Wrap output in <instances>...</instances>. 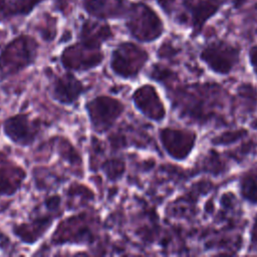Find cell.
<instances>
[{"instance_id":"4fadbf2b","label":"cell","mask_w":257,"mask_h":257,"mask_svg":"<svg viewBox=\"0 0 257 257\" xmlns=\"http://www.w3.org/2000/svg\"><path fill=\"white\" fill-rule=\"evenodd\" d=\"M84 85L72 73L58 77L52 85V96L62 104H72L84 92Z\"/></svg>"},{"instance_id":"5b68a950","label":"cell","mask_w":257,"mask_h":257,"mask_svg":"<svg viewBox=\"0 0 257 257\" xmlns=\"http://www.w3.org/2000/svg\"><path fill=\"white\" fill-rule=\"evenodd\" d=\"M85 108L93 130L97 133H104L120 116L124 106L114 97L101 95L87 101Z\"/></svg>"},{"instance_id":"603a6c76","label":"cell","mask_w":257,"mask_h":257,"mask_svg":"<svg viewBox=\"0 0 257 257\" xmlns=\"http://www.w3.org/2000/svg\"><path fill=\"white\" fill-rule=\"evenodd\" d=\"M7 20V13H6V1L0 0V21Z\"/></svg>"},{"instance_id":"5bb4252c","label":"cell","mask_w":257,"mask_h":257,"mask_svg":"<svg viewBox=\"0 0 257 257\" xmlns=\"http://www.w3.org/2000/svg\"><path fill=\"white\" fill-rule=\"evenodd\" d=\"M24 179L25 172L21 167L9 160H0V196L15 194Z\"/></svg>"},{"instance_id":"e0dca14e","label":"cell","mask_w":257,"mask_h":257,"mask_svg":"<svg viewBox=\"0 0 257 257\" xmlns=\"http://www.w3.org/2000/svg\"><path fill=\"white\" fill-rule=\"evenodd\" d=\"M241 195L248 202L257 204V168L247 171L240 182Z\"/></svg>"},{"instance_id":"ba28073f","label":"cell","mask_w":257,"mask_h":257,"mask_svg":"<svg viewBox=\"0 0 257 257\" xmlns=\"http://www.w3.org/2000/svg\"><path fill=\"white\" fill-rule=\"evenodd\" d=\"M160 140L166 152L173 159L182 161L192 152L196 142V134L184 128L165 127L160 131Z\"/></svg>"},{"instance_id":"6da1fadb","label":"cell","mask_w":257,"mask_h":257,"mask_svg":"<svg viewBox=\"0 0 257 257\" xmlns=\"http://www.w3.org/2000/svg\"><path fill=\"white\" fill-rule=\"evenodd\" d=\"M125 27L132 37L140 42L159 39L165 25L157 11L145 2H132L125 16Z\"/></svg>"},{"instance_id":"3957f363","label":"cell","mask_w":257,"mask_h":257,"mask_svg":"<svg viewBox=\"0 0 257 257\" xmlns=\"http://www.w3.org/2000/svg\"><path fill=\"white\" fill-rule=\"evenodd\" d=\"M149 59L148 52L133 42H121L112 51L111 70L122 78L136 77Z\"/></svg>"},{"instance_id":"d6986e66","label":"cell","mask_w":257,"mask_h":257,"mask_svg":"<svg viewBox=\"0 0 257 257\" xmlns=\"http://www.w3.org/2000/svg\"><path fill=\"white\" fill-rule=\"evenodd\" d=\"M105 175L110 180H116L119 178L124 170V164L119 160H110L106 162L102 167Z\"/></svg>"},{"instance_id":"9a60e30c","label":"cell","mask_w":257,"mask_h":257,"mask_svg":"<svg viewBox=\"0 0 257 257\" xmlns=\"http://www.w3.org/2000/svg\"><path fill=\"white\" fill-rule=\"evenodd\" d=\"M112 37V31L106 23H100L99 21L85 20L80 28L79 38L87 43L101 46L103 42Z\"/></svg>"},{"instance_id":"7402d4cb","label":"cell","mask_w":257,"mask_h":257,"mask_svg":"<svg viewBox=\"0 0 257 257\" xmlns=\"http://www.w3.org/2000/svg\"><path fill=\"white\" fill-rule=\"evenodd\" d=\"M251 243L253 246L257 247V215L254 218V223L251 229Z\"/></svg>"},{"instance_id":"cb8c5ba5","label":"cell","mask_w":257,"mask_h":257,"mask_svg":"<svg viewBox=\"0 0 257 257\" xmlns=\"http://www.w3.org/2000/svg\"><path fill=\"white\" fill-rule=\"evenodd\" d=\"M246 0H232V5H233V7L234 8H239V7H241L243 4H244V2H245Z\"/></svg>"},{"instance_id":"52a82bcc","label":"cell","mask_w":257,"mask_h":257,"mask_svg":"<svg viewBox=\"0 0 257 257\" xmlns=\"http://www.w3.org/2000/svg\"><path fill=\"white\" fill-rule=\"evenodd\" d=\"M232 0H182L181 5L192 28V35L197 36L207 22Z\"/></svg>"},{"instance_id":"9c48e42d","label":"cell","mask_w":257,"mask_h":257,"mask_svg":"<svg viewBox=\"0 0 257 257\" xmlns=\"http://www.w3.org/2000/svg\"><path fill=\"white\" fill-rule=\"evenodd\" d=\"M5 136L19 146H30L38 134L39 127L27 114H16L8 117L3 124Z\"/></svg>"},{"instance_id":"44dd1931","label":"cell","mask_w":257,"mask_h":257,"mask_svg":"<svg viewBox=\"0 0 257 257\" xmlns=\"http://www.w3.org/2000/svg\"><path fill=\"white\" fill-rule=\"evenodd\" d=\"M249 60L250 63L255 71V73L257 74V44L252 46L249 50Z\"/></svg>"},{"instance_id":"30bf717a","label":"cell","mask_w":257,"mask_h":257,"mask_svg":"<svg viewBox=\"0 0 257 257\" xmlns=\"http://www.w3.org/2000/svg\"><path fill=\"white\" fill-rule=\"evenodd\" d=\"M85 217L84 214L72 216L59 224L53 236L54 243H81L91 240L92 233Z\"/></svg>"},{"instance_id":"7a4b0ae2","label":"cell","mask_w":257,"mask_h":257,"mask_svg":"<svg viewBox=\"0 0 257 257\" xmlns=\"http://www.w3.org/2000/svg\"><path fill=\"white\" fill-rule=\"evenodd\" d=\"M38 51V43L29 35H19L11 40L0 53V77L5 78L31 65Z\"/></svg>"},{"instance_id":"8992f818","label":"cell","mask_w":257,"mask_h":257,"mask_svg":"<svg viewBox=\"0 0 257 257\" xmlns=\"http://www.w3.org/2000/svg\"><path fill=\"white\" fill-rule=\"evenodd\" d=\"M103 57L101 46L79 40V42L67 46L62 51L61 62L68 70L83 71L98 66Z\"/></svg>"},{"instance_id":"2e32d148","label":"cell","mask_w":257,"mask_h":257,"mask_svg":"<svg viewBox=\"0 0 257 257\" xmlns=\"http://www.w3.org/2000/svg\"><path fill=\"white\" fill-rule=\"evenodd\" d=\"M53 218L50 216L47 217H39L33 220L31 223L21 224L18 227L14 228V234L25 243H34L36 242L42 235L45 233L51 223Z\"/></svg>"},{"instance_id":"8fae6325","label":"cell","mask_w":257,"mask_h":257,"mask_svg":"<svg viewBox=\"0 0 257 257\" xmlns=\"http://www.w3.org/2000/svg\"><path fill=\"white\" fill-rule=\"evenodd\" d=\"M136 107L148 118L161 121L166 115V109L156 88L150 84L139 87L133 94Z\"/></svg>"},{"instance_id":"ffe728a7","label":"cell","mask_w":257,"mask_h":257,"mask_svg":"<svg viewBox=\"0 0 257 257\" xmlns=\"http://www.w3.org/2000/svg\"><path fill=\"white\" fill-rule=\"evenodd\" d=\"M240 136H242V131H238V132H231V133H226L222 136H220L217 139V143H227V142H234L236 140H238L240 138Z\"/></svg>"},{"instance_id":"ac0fdd59","label":"cell","mask_w":257,"mask_h":257,"mask_svg":"<svg viewBox=\"0 0 257 257\" xmlns=\"http://www.w3.org/2000/svg\"><path fill=\"white\" fill-rule=\"evenodd\" d=\"M7 20L13 16H26L44 0H5Z\"/></svg>"},{"instance_id":"7c38bea8","label":"cell","mask_w":257,"mask_h":257,"mask_svg":"<svg viewBox=\"0 0 257 257\" xmlns=\"http://www.w3.org/2000/svg\"><path fill=\"white\" fill-rule=\"evenodd\" d=\"M131 3L128 0H81L84 11L98 20L125 18Z\"/></svg>"},{"instance_id":"277c9868","label":"cell","mask_w":257,"mask_h":257,"mask_svg":"<svg viewBox=\"0 0 257 257\" xmlns=\"http://www.w3.org/2000/svg\"><path fill=\"white\" fill-rule=\"evenodd\" d=\"M240 49L225 40H214L204 46L200 58L216 73L228 74L239 61Z\"/></svg>"}]
</instances>
